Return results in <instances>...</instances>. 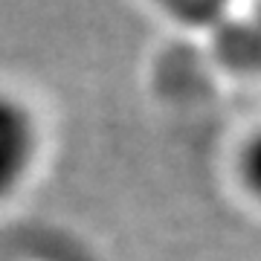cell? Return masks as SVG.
Instances as JSON below:
<instances>
[{
  "mask_svg": "<svg viewBox=\"0 0 261 261\" xmlns=\"http://www.w3.org/2000/svg\"><path fill=\"white\" fill-rule=\"evenodd\" d=\"M255 41H258V53H261V0H258V9H255Z\"/></svg>",
  "mask_w": 261,
  "mask_h": 261,
  "instance_id": "obj_3",
  "label": "cell"
},
{
  "mask_svg": "<svg viewBox=\"0 0 261 261\" xmlns=\"http://www.w3.org/2000/svg\"><path fill=\"white\" fill-rule=\"evenodd\" d=\"M241 177L255 197H261V130L244 145L241 154Z\"/></svg>",
  "mask_w": 261,
  "mask_h": 261,
  "instance_id": "obj_2",
  "label": "cell"
},
{
  "mask_svg": "<svg viewBox=\"0 0 261 261\" xmlns=\"http://www.w3.org/2000/svg\"><path fill=\"white\" fill-rule=\"evenodd\" d=\"M38 145L41 130L35 113L18 96L0 93V200L12 197L29 177Z\"/></svg>",
  "mask_w": 261,
  "mask_h": 261,
  "instance_id": "obj_1",
  "label": "cell"
}]
</instances>
